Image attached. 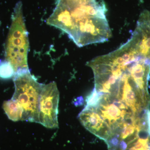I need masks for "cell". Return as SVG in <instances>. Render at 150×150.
Listing matches in <instances>:
<instances>
[{
	"mask_svg": "<svg viewBox=\"0 0 150 150\" xmlns=\"http://www.w3.org/2000/svg\"><path fill=\"white\" fill-rule=\"evenodd\" d=\"M104 3L59 0L46 23L63 30L79 47L106 42L111 36Z\"/></svg>",
	"mask_w": 150,
	"mask_h": 150,
	"instance_id": "cell-1",
	"label": "cell"
},
{
	"mask_svg": "<svg viewBox=\"0 0 150 150\" xmlns=\"http://www.w3.org/2000/svg\"><path fill=\"white\" fill-rule=\"evenodd\" d=\"M28 33L22 12L21 4L17 5L5 46L6 60L13 67L15 74L29 71L27 57L29 50Z\"/></svg>",
	"mask_w": 150,
	"mask_h": 150,
	"instance_id": "cell-2",
	"label": "cell"
},
{
	"mask_svg": "<svg viewBox=\"0 0 150 150\" xmlns=\"http://www.w3.org/2000/svg\"><path fill=\"white\" fill-rule=\"evenodd\" d=\"M13 76L15 90L12 98L23 108V121L39 123V101L44 84L38 82L30 71L18 72Z\"/></svg>",
	"mask_w": 150,
	"mask_h": 150,
	"instance_id": "cell-3",
	"label": "cell"
},
{
	"mask_svg": "<svg viewBox=\"0 0 150 150\" xmlns=\"http://www.w3.org/2000/svg\"><path fill=\"white\" fill-rule=\"evenodd\" d=\"M59 100V92L56 83L44 84L39 101V123L49 129L58 128Z\"/></svg>",
	"mask_w": 150,
	"mask_h": 150,
	"instance_id": "cell-4",
	"label": "cell"
},
{
	"mask_svg": "<svg viewBox=\"0 0 150 150\" xmlns=\"http://www.w3.org/2000/svg\"><path fill=\"white\" fill-rule=\"evenodd\" d=\"M80 121L87 130L105 142L110 137L111 132L99 114L91 108H85L79 114Z\"/></svg>",
	"mask_w": 150,
	"mask_h": 150,
	"instance_id": "cell-5",
	"label": "cell"
},
{
	"mask_svg": "<svg viewBox=\"0 0 150 150\" xmlns=\"http://www.w3.org/2000/svg\"><path fill=\"white\" fill-rule=\"evenodd\" d=\"M3 108L10 120L13 121H23L24 111L17 101L12 98L5 101Z\"/></svg>",
	"mask_w": 150,
	"mask_h": 150,
	"instance_id": "cell-6",
	"label": "cell"
},
{
	"mask_svg": "<svg viewBox=\"0 0 150 150\" xmlns=\"http://www.w3.org/2000/svg\"><path fill=\"white\" fill-rule=\"evenodd\" d=\"M15 74L13 67L7 60H0V78L4 79H10Z\"/></svg>",
	"mask_w": 150,
	"mask_h": 150,
	"instance_id": "cell-7",
	"label": "cell"
},
{
	"mask_svg": "<svg viewBox=\"0 0 150 150\" xmlns=\"http://www.w3.org/2000/svg\"><path fill=\"white\" fill-rule=\"evenodd\" d=\"M101 99V97L97 91L96 88H94L91 93L87 97L86 99V104L85 108H94L97 106Z\"/></svg>",
	"mask_w": 150,
	"mask_h": 150,
	"instance_id": "cell-8",
	"label": "cell"
},
{
	"mask_svg": "<svg viewBox=\"0 0 150 150\" xmlns=\"http://www.w3.org/2000/svg\"><path fill=\"white\" fill-rule=\"evenodd\" d=\"M146 120L147 123V131L150 137V110L146 111Z\"/></svg>",
	"mask_w": 150,
	"mask_h": 150,
	"instance_id": "cell-9",
	"label": "cell"
},
{
	"mask_svg": "<svg viewBox=\"0 0 150 150\" xmlns=\"http://www.w3.org/2000/svg\"><path fill=\"white\" fill-rule=\"evenodd\" d=\"M149 150H150V148H149Z\"/></svg>",
	"mask_w": 150,
	"mask_h": 150,
	"instance_id": "cell-10",
	"label": "cell"
}]
</instances>
